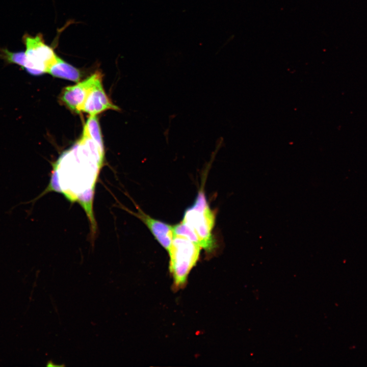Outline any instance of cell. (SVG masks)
<instances>
[{
    "mask_svg": "<svg viewBox=\"0 0 367 367\" xmlns=\"http://www.w3.org/2000/svg\"><path fill=\"white\" fill-rule=\"evenodd\" d=\"M0 57L9 64H15L23 69L27 57L25 51L12 52L6 48H0Z\"/></svg>",
    "mask_w": 367,
    "mask_h": 367,
    "instance_id": "10",
    "label": "cell"
},
{
    "mask_svg": "<svg viewBox=\"0 0 367 367\" xmlns=\"http://www.w3.org/2000/svg\"><path fill=\"white\" fill-rule=\"evenodd\" d=\"M197 244L180 236H174L168 251L170 270L176 286L182 285L197 261L201 249Z\"/></svg>",
    "mask_w": 367,
    "mask_h": 367,
    "instance_id": "3",
    "label": "cell"
},
{
    "mask_svg": "<svg viewBox=\"0 0 367 367\" xmlns=\"http://www.w3.org/2000/svg\"><path fill=\"white\" fill-rule=\"evenodd\" d=\"M47 73L53 76L78 82L81 77L78 69L58 57L57 62L48 69Z\"/></svg>",
    "mask_w": 367,
    "mask_h": 367,
    "instance_id": "8",
    "label": "cell"
},
{
    "mask_svg": "<svg viewBox=\"0 0 367 367\" xmlns=\"http://www.w3.org/2000/svg\"><path fill=\"white\" fill-rule=\"evenodd\" d=\"M100 77L101 73L96 71L82 82L65 87L60 95L61 101L71 111L80 113L91 88Z\"/></svg>",
    "mask_w": 367,
    "mask_h": 367,
    "instance_id": "5",
    "label": "cell"
},
{
    "mask_svg": "<svg viewBox=\"0 0 367 367\" xmlns=\"http://www.w3.org/2000/svg\"><path fill=\"white\" fill-rule=\"evenodd\" d=\"M195 233L199 245L208 252L216 247V241L212 234L215 215L209 207L202 190L199 191L193 204L185 212L183 220Z\"/></svg>",
    "mask_w": 367,
    "mask_h": 367,
    "instance_id": "2",
    "label": "cell"
},
{
    "mask_svg": "<svg viewBox=\"0 0 367 367\" xmlns=\"http://www.w3.org/2000/svg\"><path fill=\"white\" fill-rule=\"evenodd\" d=\"M99 77L89 92L82 107V111L90 116L97 115L108 110H119L106 94Z\"/></svg>",
    "mask_w": 367,
    "mask_h": 367,
    "instance_id": "6",
    "label": "cell"
},
{
    "mask_svg": "<svg viewBox=\"0 0 367 367\" xmlns=\"http://www.w3.org/2000/svg\"><path fill=\"white\" fill-rule=\"evenodd\" d=\"M131 213L146 224L160 245L168 250L174 238L173 226L151 218L140 209L137 213Z\"/></svg>",
    "mask_w": 367,
    "mask_h": 367,
    "instance_id": "7",
    "label": "cell"
},
{
    "mask_svg": "<svg viewBox=\"0 0 367 367\" xmlns=\"http://www.w3.org/2000/svg\"><path fill=\"white\" fill-rule=\"evenodd\" d=\"M104 157V148L83 134L79 141L63 152L53 165L50 180L45 189L37 197L22 204L34 203L48 192L61 193L68 201L81 205L89 220L91 235H94L97 225L93 204Z\"/></svg>",
    "mask_w": 367,
    "mask_h": 367,
    "instance_id": "1",
    "label": "cell"
},
{
    "mask_svg": "<svg viewBox=\"0 0 367 367\" xmlns=\"http://www.w3.org/2000/svg\"><path fill=\"white\" fill-rule=\"evenodd\" d=\"M83 134L93 140L101 148H104L101 129L97 115L90 116L85 123Z\"/></svg>",
    "mask_w": 367,
    "mask_h": 367,
    "instance_id": "9",
    "label": "cell"
},
{
    "mask_svg": "<svg viewBox=\"0 0 367 367\" xmlns=\"http://www.w3.org/2000/svg\"><path fill=\"white\" fill-rule=\"evenodd\" d=\"M22 41L25 46L27 57L23 69L33 75H40L47 73L59 57L51 47L45 44L42 34L32 36L25 34L23 36Z\"/></svg>",
    "mask_w": 367,
    "mask_h": 367,
    "instance_id": "4",
    "label": "cell"
}]
</instances>
